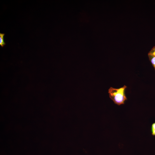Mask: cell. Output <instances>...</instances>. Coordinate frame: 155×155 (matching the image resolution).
Segmentation results:
<instances>
[{"label":"cell","instance_id":"cell-1","mask_svg":"<svg viewBox=\"0 0 155 155\" xmlns=\"http://www.w3.org/2000/svg\"><path fill=\"white\" fill-rule=\"evenodd\" d=\"M127 86L124 85L119 88L111 87L108 90L109 96L114 103L118 105L124 104L127 100L125 94V90Z\"/></svg>","mask_w":155,"mask_h":155},{"label":"cell","instance_id":"cell-2","mask_svg":"<svg viewBox=\"0 0 155 155\" xmlns=\"http://www.w3.org/2000/svg\"><path fill=\"white\" fill-rule=\"evenodd\" d=\"M148 56L149 60L155 70V56L148 54Z\"/></svg>","mask_w":155,"mask_h":155},{"label":"cell","instance_id":"cell-3","mask_svg":"<svg viewBox=\"0 0 155 155\" xmlns=\"http://www.w3.org/2000/svg\"><path fill=\"white\" fill-rule=\"evenodd\" d=\"M5 34L4 33H0V45L2 47L6 44L4 40V36Z\"/></svg>","mask_w":155,"mask_h":155},{"label":"cell","instance_id":"cell-4","mask_svg":"<svg viewBox=\"0 0 155 155\" xmlns=\"http://www.w3.org/2000/svg\"><path fill=\"white\" fill-rule=\"evenodd\" d=\"M151 129L152 135L155 136V122L152 124Z\"/></svg>","mask_w":155,"mask_h":155},{"label":"cell","instance_id":"cell-5","mask_svg":"<svg viewBox=\"0 0 155 155\" xmlns=\"http://www.w3.org/2000/svg\"><path fill=\"white\" fill-rule=\"evenodd\" d=\"M148 54H149L155 56V46H153L149 52Z\"/></svg>","mask_w":155,"mask_h":155}]
</instances>
